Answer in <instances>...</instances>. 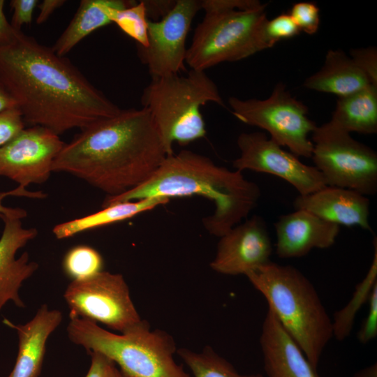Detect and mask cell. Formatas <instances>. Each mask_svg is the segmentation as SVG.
<instances>
[{
	"mask_svg": "<svg viewBox=\"0 0 377 377\" xmlns=\"http://www.w3.org/2000/svg\"><path fill=\"white\" fill-rule=\"evenodd\" d=\"M267 6L205 13L187 49L186 63L191 69L205 71L221 62L246 59L272 47L264 33Z\"/></svg>",
	"mask_w": 377,
	"mask_h": 377,
	"instance_id": "obj_7",
	"label": "cell"
},
{
	"mask_svg": "<svg viewBox=\"0 0 377 377\" xmlns=\"http://www.w3.org/2000/svg\"><path fill=\"white\" fill-rule=\"evenodd\" d=\"M91 364L85 377H106L108 368L111 360L101 353L92 352Z\"/></svg>",
	"mask_w": 377,
	"mask_h": 377,
	"instance_id": "obj_37",
	"label": "cell"
},
{
	"mask_svg": "<svg viewBox=\"0 0 377 377\" xmlns=\"http://www.w3.org/2000/svg\"><path fill=\"white\" fill-rule=\"evenodd\" d=\"M64 145L59 135L45 127L24 128L0 148V176L12 179L21 188L44 183Z\"/></svg>",
	"mask_w": 377,
	"mask_h": 377,
	"instance_id": "obj_13",
	"label": "cell"
},
{
	"mask_svg": "<svg viewBox=\"0 0 377 377\" xmlns=\"http://www.w3.org/2000/svg\"><path fill=\"white\" fill-rule=\"evenodd\" d=\"M314 165L327 186L355 191L364 195L377 192V154L329 121L311 133Z\"/></svg>",
	"mask_w": 377,
	"mask_h": 377,
	"instance_id": "obj_8",
	"label": "cell"
},
{
	"mask_svg": "<svg viewBox=\"0 0 377 377\" xmlns=\"http://www.w3.org/2000/svg\"><path fill=\"white\" fill-rule=\"evenodd\" d=\"M300 31L289 14L282 13L267 20L264 28L266 39L271 47L281 40L293 38Z\"/></svg>",
	"mask_w": 377,
	"mask_h": 377,
	"instance_id": "obj_29",
	"label": "cell"
},
{
	"mask_svg": "<svg viewBox=\"0 0 377 377\" xmlns=\"http://www.w3.org/2000/svg\"><path fill=\"white\" fill-rule=\"evenodd\" d=\"M170 199L151 197L135 201L114 203L103 207L95 213L56 225L52 230L59 239L68 238L84 231L131 219L167 204Z\"/></svg>",
	"mask_w": 377,
	"mask_h": 377,
	"instance_id": "obj_22",
	"label": "cell"
},
{
	"mask_svg": "<svg viewBox=\"0 0 377 377\" xmlns=\"http://www.w3.org/2000/svg\"><path fill=\"white\" fill-rule=\"evenodd\" d=\"M213 102L225 106L216 84L205 71L191 69L187 75L153 77L144 89L141 105L150 114L167 152L177 142L188 145L205 138L202 105Z\"/></svg>",
	"mask_w": 377,
	"mask_h": 377,
	"instance_id": "obj_6",
	"label": "cell"
},
{
	"mask_svg": "<svg viewBox=\"0 0 377 377\" xmlns=\"http://www.w3.org/2000/svg\"><path fill=\"white\" fill-rule=\"evenodd\" d=\"M64 297L69 316L103 323L121 333L142 320L120 274L101 271L86 279L72 281Z\"/></svg>",
	"mask_w": 377,
	"mask_h": 377,
	"instance_id": "obj_10",
	"label": "cell"
},
{
	"mask_svg": "<svg viewBox=\"0 0 377 377\" xmlns=\"http://www.w3.org/2000/svg\"><path fill=\"white\" fill-rule=\"evenodd\" d=\"M145 7L148 20L158 21L165 17L172 8L175 1L165 0H145L142 1Z\"/></svg>",
	"mask_w": 377,
	"mask_h": 377,
	"instance_id": "obj_36",
	"label": "cell"
},
{
	"mask_svg": "<svg viewBox=\"0 0 377 377\" xmlns=\"http://www.w3.org/2000/svg\"><path fill=\"white\" fill-rule=\"evenodd\" d=\"M240 156L232 162L239 171L249 170L280 177L305 195L327 186L315 166L302 163L263 132L242 133L237 140Z\"/></svg>",
	"mask_w": 377,
	"mask_h": 377,
	"instance_id": "obj_11",
	"label": "cell"
},
{
	"mask_svg": "<svg viewBox=\"0 0 377 377\" xmlns=\"http://www.w3.org/2000/svg\"><path fill=\"white\" fill-rule=\"evenodd\" d=\"M375 252L374 259L367 275L361 283L357 286V290L349 304L341 311L334 315L333 325V336L337 339L343 340L350 333L353 325L354 315L361 304L369 299L373 287L377 283V243L375 239Z\"/></svg>",
	"mask_w": 377,
	"mask_h": 377,
	"instance_id": "obj_25",
	"label": "cell"
},
{
	"mask_svg": "<svg viewBox=\"0 0 377 377\" xmlns=\"http://www.w3.org/2000/svg\"><path fill=\"white\" fill-rule=\"evenodd\" d=\"M65 1L64 0H44L38 4L39 14L36 19L38 24L45 22L50 16Z\"/></svg>",
	"mask_w": 377,
	"mask_h": 377,
	"instance_id": "obj_39",
	"label": "cell"
},
{
	"mask_svg": "<svg viewBox=\"0 0 377 377\" xmlns=\"http://www.w3.org/2000/svg\"><path fill=\"white\" fill-rule=\"evenodd\" d=\"M61 312L43 304L25 324H14L4 318L3 323L15 329L18 337V352L14 367L8 377H38L43 362L46 343L60 325Z\"/></svg>",
	"mask_w": 377,
	"mask_h": 377,
	"instance_id": "obj_19",
	"label": "cell"
},
{
	"mask_svg": "<svg viewBox=\"0 0 377 377\" xmlns=\"http://www.w3.org/2000/svg\"><path fill=\"white\" fill-rule=\"evenodd\" d=\"M13 108H17L15 101L0 84V113Z\"/></svg>",
	"mask_w": 377,
	"mask_h": 377,
	"instance_id": "obj_40",
	"label": "cell"
},
{
	"mask_svg": "<svg viewBox=\"0 0 377 377\" xmlns=\"http://www.w3.org/2000/svg\"><path fill=\"white\" fill-rule=\"evenodd\" d=\"M25 123L17 108L0 113V148L13 139L25 127Z\"/></svg>",
	"mask_w": 377,
	"mask_h": 377,
	"instance_id": "obj_30",
	"label": "cell"
},
{
	"mask_svg": "<svg viewBox=\"0 0 377 377\" xmlns=\"http://www.w3.org/2000/svg\"><path fill=\"white\" fill-rule=\"evenodd\" d=\"M350 57L367 75L370 82L377 85V50L375 47L352 49Z\"/></svg>",
	"mask_w": 377,
	"mask_h": 377,
	"instance_id": "obj_31",
	"label": "cell"
},
{
	"mask_svg": "<svg viewBox=\"0 0 377 377\" xmlns=\"http://www.w3.org/2000/svg\"><path fill=\"white\" fill-rule=\"evenodd\" d=\"M289 15L300 31L312 35L320 27V9L313 2H298L295 3Z\"/></svg>",
	"mask_w": 377,
	"mask_h": 377,
	"instance_id": "obj_28",
	"label": "cell"
},
{
	"mask_svg": "<svg viewBox=\"0 0 377 377\" xmlns=\"http://www.w3.org/2000/svg\"><path fill=\"white\" fill-rule=\"evenodd\" d=\"M62 266L68 277L72 281H80L103 271V259L95 249L87 245H77L66 252Z\"/></svg>",
	"mask_w": 377,
	"mask_h": 377,
	"instance_id": "obj_26",
	"label": "cell"
},
{
	"mask_svg": "<svg viewBox=\"0 0 377 377\" xmlns=\"http://www.w3.org/2000/svg\"><path fill=\"white\" fill-rule=\"evenodd\" d=\"M245 276L317 371L333 325L313 285L296 267L272 261Z\"/></svg>",
	"mask_w": 377,
	"mask_h": 377,
	"instance_id": "obj_4",
	"label": "cell"
},
{
	"mask_svg": "<svg viewBox=\"0 0 377 377\" xmlns=\"http://www.w3.org/2000/svg\"><path fill=\"white\" fill-rule=\"evenodd\" d=\"M260 343L267 377H319L269 309L263 323Z\"/></svg>",
	"mask_w": 377,
	"mask_h": 377,
	"instance_id": "obj_18",
	"label": "cell"
},
{
	"mask_svg": "<svg viewBox=\"0 0 377 377\" xmlns=\"http://www.w3.org/2000/svg\"><path fill=\"white\" fill-rule=\"evenodd\" d=\"M5 1L0 0V45L11 43L22 31L15 30L7 20L4 12Z\"/></svg>",
	"mask_w": 377,
	"mask_h": 377,
	"instance_id": "obj_38",
	"label": "cell"
},
{
	"mask_svg": "<svg viewBox=\"0 0 377 377\" xmlns=\"http://www.w3.org/2000/svg\"><path fill=\"white\" fill-rule=\"evenodd\" d=\"M9 195L25 196L33 198H43L46 196V194L41 191H29L26 190V188H21L18 186L16 188L9 191L0 193V214L22 219L27 216V212L24 209L20 208L8 207L3 205L2 200L3 198Z\"/></svg>",
	"mask_w": 377,
	"mask_h": 377,
	"instance_id": "obj_35",
	"label": "cell"
},
{
	"mask_svg": "<svg viewBox=\"0 0 377 377\" xmlns=\"http://www.w3.org/2000/svg\"><path fill=\"white\" fill-rule=\"evenodd\" d=\"M371 84L351 57L341 50H330L322 68L307 77L303 85L311 90L343 97Z\"/></svg>",
	"mask_w": 377,
	"mask_h": 377,
	"instance_id": "obj_20",
	"label": "cell"
},
{
	"mask_svg": "<svg viewBox=\"0 0 377 377\" xmlns=\"http://www.w3.org/2000/svg\"><path fill=\"white\" fill-rule=\"evenodd\" d=\"M0 84L25 124L59 135L82 130L121 110L68 59L22 31L0 45Z\"/></svg>",
	"mask_w": 377,
	"mask_h": 377,
	"instance_id": "obj_1",
	"label": "cell"
},
{
	"mask_svg": "<svg viewBox=\"0 0 377 377\" xmlns=\"http://www.w3.org/2000/svg\"><path fill=\"white\" fill-rule=\"evenodd\" d=\"M201 2V9L205 13L218 10H249L260 6L261 3L257 0H203Z\"/></svg>",
	"mask_w": 377,
	"mask_h": 377,
	"instance_id": "obj_34",
	"label": "cell"
},
{
	"mask_svg": "<svg viewBox=\"0 0 377 377\" xmlns=\"http://www.w3.org/2000/svg\"><path fill=\"white\" fill-rule=\"evenodd\" d=\"M329 122L347 132H377V85L371 84L350 95L339 97Z\"/></svg>",
	"mask_w": 377,
	"mask_h": 377,
	"instance_id": "obj_23",
	"label": "cell"
},
{
	"mask_svg": "<svg viewBox=\"0 0 377 377\" xmlns=\"http://www.w3.org/2000/svg\"><path fill=\"white\" fill-rule=\"evenodd\" d=\"M128 0H82L70 24L58 38L52 50L64 57L95 30L112 23L117 10L133 5Z\"/></svg>",
	"mask_w": 377,
	"mask_h": 377,
	"instance_id": "obj_21",
	"label": "cell"
},
{
	"mask_svg": "<svg viewBox=\"0 0 377 377\" xmlns=\"http://www.w3.org/2000/svg\"><path fill=\"white\" fill-rule=\"evenodd\" d=\"M148 20L143 1H140L117 10L112 22L134 39L138 45L145 47L148 45Z\"/></svg>",
	"mask_w": 377,
	"mask_h": 377,
	"instance_id": "obj_27",
	"label": "cell"
},
{
	"mask_svg": "<svg viewBox=\"0 0 377 377\" xmlns=\"http://www.w3.org/2000/svg\"><path fill=\"white\" fill-rule=\"evenodd\" d=\"M259 186L239 170L216 165L200 154L182 150L167 156L144 183L116 196H107L102 207L110 204L151 197L200 195L215 207L212 215L202 219L207 232L221 237L246 219L260 197Z\"/></svg>",
	"mask_w": 377,
	"mask_h": 377,
	"instance_id": "obj_3",
	"label": "cell"
},
{
	"mask_svg": "<svg viewBox=\"0 0 377 377\" xmlns=\"http://www.w3.org/2000/svg\"><path fill=\"white\" fill-rule=\"evenodd\" d=\"M167 156L149 112L121 109L65 143L52 172L73 175L116 196L144 183Z\"/></svg>",
	"mask_w": 377,
	"mask_h": 377,
	"instance_id": "obj_2",
	"label": "cell"
},
{
	"mask_svg": "<svg viewBox=\"0 0 377 377\" xmlns=\"http://www.w3.org/2000/svg\"><path fill=\"white\" fill-rule=\"evenodd\" d=\"M353 377H377L376 363L372 364L369 367L362 369L361 371L355 374Z\"/></svg>",
	"mask_w": 377,
	"mask_h": 377,
	"instance_id": "obj_41",
	"label": "cell"
},
{
	"mask_svg": "<svg viewBox=\"0 0 377 377\" xmlns=\"http://www.w3.org/2000/svg\"><path fill=\"white\" fill-rule=\"evenodd\" d=\"M368 300V314L357 333L358 340L362 343H367L377 335V283L373 287Z\"/></svg>",
	"mask_w": 377,
	"mask_h": 377,
	"instance_id": "obj_32",
	"label": "cell"
},
{
	"mask_svg": "<svg viewBox=\"0 0 377 377\" xmlns=\"http://www.w3.org/2000/svg\"><path fill=\"white\" fill-rule=\"evenodd\" d=\"M69 317V339L89 353L103 354L128 377H191L175 360L173 337L162 330H151L144 320L117 334L94 321Z\"/></svg>",
	"mask_w": 377,
	"mask_h": 377,
	"instance_id": "obj_5",
	"label": "cell"
},
{
	"mask_svg": "<svg viewBox=\"0 0 377 377\" xmlns=\"http://www.w3.org/2000/svg\"><path fill=\"white\" fill-rule=\"evenodd\" d=\"M228 103L239 121L267 131L273 141L287 147L295 156L311 157L313 143L309 135L317 125L308 117V108L293 97L283 84H277L266 99L230 97Z\"/></svg>",
	"mask_w": 377,
	"mask_h": 377,
	"instance_id": "obj_9",
	"label": "cell"
},
{
	"mask_svg": "<svg viewBox=\"0 0 377 377\" xmlns=\"http://www.w3.org/2000/svg\"><path fill=\"white\" fill-rule=\"evenodd\" d=\"M272 251L264 220L254 215L220 237L210 267L223 274L246 275L271 261Z\"/></svg>",
	"mask_w": 377,
	"mask_h": 377,
	"instance_id": "obj_14",
	"label": "cell"
},
{
	"mask_svg": "<svg viewBox=\"0 0 377 377\" xmlns=\"http://www.w3.org/2000/svg\"><path fill=\"white\" fill-rule=\"evenodd\" d=\"M200 10L199 0H177L162 19L148 20V45L137 47L138 57L151 77L176 75L185 69L186 39Z\"/></svg>",
	"mask_w": 377,
	"mask_h": 377,
	"instance_id": "obj_12",
	"label": "cell"
},
{
	"mask_svg": "<svg viewBox=\"0 0 377 377\" xmlns=\"http://www.w3.org/2000/svg\"><path fill=\"white\" fill-rule=\"evenodd\" d=\"M177 353L188 367L194 377H263L260 374H241L210 346L200 353L181 348Z\"/></svg>",
	"mask_w": 377,
	"mask_h": 377,
	"instance_id": "obj_24",
	"label": "cell"
},
{
	"mask_svg": "<svg viewBox=\"0 0 377 377\" xmlns=\"http://www.w3.org/2000/svg\"><path fill=\"white\" fill-rule=\"evenodd\" d=\"M38 2L37 0L10 1V4L13 10L10 24L15 30L21 31L23 25L31 22L33 13Z\"/></svg>",
	"mask_w": 377,
	"mask_h": 377,
	"instance_id": "obj_33",
	"label": "cell"
},
{
	"mask_svg": "<svg viewBox=\"0 0 377 377\" xmlns=\"http://www.w3.org/2000/svg\"><path fill=\"white\" fill-rule=\"evenodd\" d=\"M106 377H128L125 374H124L117 365L111 361L108 368L107 376Z\"/></svg>",
	"mask_w": 377,
	"mask_h": 377,
	"instance_id": "obj_42",
	"label": "cell"
},
{
	"mask_svg": "<svg viewBox=\"0 0 377 377\" xmlns=\"http://www.w3.org/2000/svg\"><path fill=\"white\" fill-rule=\"evenodd\" d=\"M3 229L0 237V312L8 301L17 307L25 304L20 297L22 283L38 268L35 261L29 260L27 252L16 258L17 251L36 237L35 228H24L20 219L0 214Z\"/></svg>",
	"mask_w": 377,
	"mask_h": 377,
	"instance_id": "obj_15",
	"label": "cell"
},
{
	"mask_svg": "<svg viewBox=\"0 0 377 377\" xmlns=\"http://www.w3.org/2000/svg\"><path fill=\"white\" fill-rule=\"evenodd\" d=\"M293 206L295 209L309 211L339 226H356L371 230L370 200L353 190L326 186L312 193L299 195Z\"/></svg>",
	"mask_w": 377,
	"mask_h": 377,
	"instance_id": "obj_17",
	"label": "cell"
},
{
	"mask_svg": "<svg viewBox=\"0 0 377 377\" xmlns=\"http://www.w3.org/2000/svg\"><path fill=\"white\" fill-rule=\"evenodd\" d=\"M274 226L275 253L281 258H300L313 249L329 248L340 231L339 226L304 209L280 216Z\"/></svg>",
	"mask_w": 377,
	"mask_h": 377,
	"instance_id": "obj_16",
	"label": "cell"
}]
</instances>
